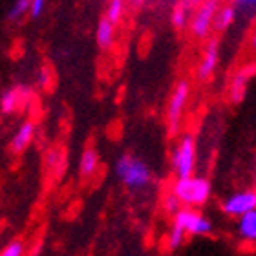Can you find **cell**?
<instances>
[{"label": "cell", "mask_w": 256, "mask_h": 256, "mask_svg": "<svg viewBox=\"0 0 256 256\" xmlns=\"http://www.w3.org/2000/svg\"><path fill=\"white\" fill-rule=\"evenodd\" d=\"M172 194L180 200L183 207H202L208 202V198L212 194V185L207 178L202 176H187L178 178L172 185Z\"/></svg>", "instance_id": "obj_1"}, {"label": "cell", "mask_w": 256, "mask_h": 256, "mask_svg": "<svg viewBox=\"0 0 256 256\" xmlns=\"http://www.w3.org/2000/svg\"><path fill=\"white\" fill-rule=\"evenodd\" d=\"M116 174L128 188H146L152 183V170L143 160H139L132 154L121 156L116 163Z\"/></svg>", "instance_id": "obj_2"}, {"label": "cell", "mask_w": 256, "mask_h": 256, "mask_svg": "<svg viewBox=\"0 0 256 256\" xmlns=\"http://www.w3.org/2000/svg\"><path fill=\"white\" fill-rule=\"evenodd\" d=\"M196 139L194 136L187 134L180 139V143L176 144V148L172 152V168L178 178H187L192 176L196 170Z\"/></svg>", "instance_id": "obj_3"}, {"label": "cell", "mask_w": 256, "mask_h": 256, "mask_svg": "<svg viewBox=\"0 0 256 256\" xmlns=\"http://www.w3.org/2000/svg\"><path fill=\"white\" fill-rule=\"evenodd\" d=\"M188 96H190V84H188V80H180L176 84V88H174V92H172L168 106H166V124H168V130L172 134H176L180 130L183 112H185L188 102Z\"/></svg>", "instance_id": "obj_4"}, {"label": "cell", "mask_w": 256, "mask_h": 256, "mask_svg": "<svg viewBox=\"0 0 256 256\" xmlns=\"http://www.w3.org/2000/svg\"><path fill=\"white\" fill-rule=\"evenodd\" d=\"M220 8V0H202L198 4V10L190 16V32L196 38H207L208 33L212 32L214 15Z\"/></svg>", "instance_id": "obj_5"}, {"label": "cell", "mask_w": 256, "mask_h": 256, "mask_svg": "<svg viewBox=\"0 0 256 256\" xmlns=\"http://www.w3.org/2000/svg\"><path fill=\"white\" fill-rule=\"evenodd\" d=\"M174 222L182 225L190 236H207L212 232V222L194 207H182L174 214Z\"/></svg>", "instance_id": "obj_6"}, {"label": "cell", "mask_w": 256, "mask_h": 256, "mask_svg": "<svg viewBox=\"0 0 256 256\" xmlns=\"http://www.w3.org/2000/svg\"><path fill=\"white\" fill-rule=\"evenodd\" d=\"M222 210L227 216H242V214L256 210V192L254 190H240L230 194L224 203H222Z\"/></svg>", "instance_id": "obj_7"}, {"label": "cell", "mask_w": 256, "mask_h": 256, "mask_svg": "<svg viewBox=\"0 0 256 256\" xmlns=\"http://www.w3.org/2000/svg\"><path fill=\"white\" fill-rule=\"evenodd\" d=\"M32 97V92L26 86H13L8 92H4V96L0 99V110L4 114H15L18 112Z\"/></svg>", "instance_id": "obj_8"}, {"label": "cell", "mask_w": 256, "mask_h": 256, "mask_svg": "<svg viewBox=\"0 0 256 256\" xmlns=\"http://www.w3.org/2000/svg\"><path fill=\"white\" fill-rule=\"evenodd\" d=\"M218 60H220V44L216 38H212L210 42L207 44V48H205V54L202 57V62L198 66V80H208L212 77V74L216 72L218 68Z\"/></svg>", "instance_id": "obj_9"}, {"label": "cell", "mask_w": 256, "mask_h": 256, "mask_svg": "<svg viewBox=\"0 0 256 256\" xmlns=\"http://www.w3.org/2000/svg\"><path fill=\"white\" fill-rule=\"evenodd\" d=\"M252 75H254V64H246V66H242V68L236 72L234 77H232L229 96H230V101L234 102V104L244 101Z\"/></svg>", "instance_id": "obj_10"}, {"label": "cell", "mask_w": 256, "mask_h": 256, "mask_svg": "<svg viewBox=\"0 0 256 256\" xmlns=\"http://www.w3.org/2000/svg\"><path fill=\"white\" fill-rule=\"evenodd\" d=\"M35 130H37V126H35L33 121H24V123L18 126V130L15 132L13 139H11V143H10L11 152L15 156L22 154V152L32 144L33 138H35Z\"/></svg>", "instance_id": "obj_11"}, {"label": "cell", "mask_w": 256, "mask_h": 256, "mask_svg": "<svg viewBox=\"0 0 256 256\" xmlns=\"http://www.w3.org/2000/svg\"><path fill=\"white\" fill-rule=\"evenodd\" d=\"M96 40L101 50H110L116 42V26L108 20L106 16H102L96 30Z\"/></svg>", "instance_id": "obj_12"}, {"label": "cell", "mask_w": 256, "mask_h": 256, "mask_svg": "<svg viewBox=\"0 0 256 256\" xmlns=\"http://www.w3.org/2000/svg\"><path fill=\"white\" fill-rule=\"evenodd\" d=\"M238 218V234L242 240L252 244L256 240V210H249Z\"/></svg>", "instance_id": "obj_13"}, {"label": "cell", "mask_w": 256, "mask_h": 256, "mask_svg": "<svg viewBox=\"0 0 256 256\" xmlns=\"http://www.w3.org/2000/svg\"><path fill=\"white\" fill-rule=\"evenodd\" d=\"M99 170V154H97L96 148H86L80 156V161H79V172H80V178H92L96 172Z\"/></svg>", "instance_id": "obj_14"}, {"label": "cell", "mask_w": 256, "mask_h": 256, "mask_svg": "<svg viewBox=\"0 0 256 256\" xmlns=\"http://www.w3.org/2000/svg\"><path fill=\"white\" fill-rule=\"evenodd\" d=\"M64 168H66V154L64 150L55 146V148H50L48 154H46V170L54 176H60L64 174Z\"/></svg>", "instance_id": "obj_15"}, {"label": "cell", "mask_w": 256, "mask_h": 256, "mask_svg": "<svg viewBox=\"0 0 256 256\" xmlns=\"http://www.w3.org/2000/svg\"><path fill=\"white\" fill-rule=\"evenodd\" d=\"M236 20V8L234 6H224L218 8L216 15L212 20V30L216 32H225L227 28H230V24Z\"/></svg>", "instance_id": "obj_16"}, {"label": "cell", "mask_w": 256, "mask_h": 256, "mask_svg": "<svg viewBox=\"0 0 256 256\" xmlns=\"http://www.w3.org/2000/svg\"><path fill=\"white\" fill-rule=\"evenodd\" d=\"M190 6H187L185 2H178L174 6V10H172V26L176 28V30H183V28H187L188 20H190Z\"/></svg>", "instance_id": "obj_17"}, {"label": "cell", "mask_w": 256, "mask_h": 256, "mask_svg": "<svg viewBox=\"0 0 256 256\" xmlns=\"http://www.w3.org/2000/svg\"><path fill=\"white\" fill-rule=\"evenodd\" d=\"M108 20L112 22L114 26L121 24L124 16V0H110L106 8V15H104Z\"/></svg>", "instance_id": "obj_18"}, {"label": "cell", "mask_w": 256, "mask_h": 256, "mask_svg": "<svg viewBox=\"0 0 256 256\" xmlns=\"http://www.w3.org/2000/svg\"><path fill=\"white\" fill-rule=\"evenodd\" d=\"M30 2H32V0H15L10 10V15H8L10 20L18 22V20H22V16L30 15Z\"/></svg>", "instance_id": "obj_19"}, {"label": "cell", "mask_w": 256, "mask_h": 256, "mask_svg": "<svg viewBox=\"0 0 256 256\" xmlns=\"http://www.w3.org/2000/svg\"><path fill=\"white\" fill-rule=\"evenodd\" d=\"M185 236H187L185 229H183L178 222H174V224H172L170 232H168V247H170V249H178V247L185 242Z\"/></svg>", "instance_id": "obj_20"}, {"label": "cell", "mask_w": 256, "mask_h": 256, "mask_svg": "<svg viewBox=\"0 0 256 256\" xmlns=\"http://www.w3.org/2000/svg\"><path fill=\"white\" fill-rule=\"evenodd\" d=\"M24 242L22 240H11L8 246L0 251V256H24Z\"/></svg>", "instance_id": "obj_21"}, {"label": "cell", "mask_w": 256, "mask_h": 256, "mask_svg": "<svg viewBox=\"0 0 256 256\" xmlns=\"http://www.w3.org/2000/svg\"><path fill=\"white\" fill-rule=\"evenodd\" d=\"M182 207H183V205L180 203V200H178V198L174 196L172 192H170V194H166V196L163 198V208H165L166 214L174 216V214H176Z\"/></svg>", "instance_id": "obj_22"}, {"label": "cell", "mask_w": 256, "mask_h": 256, "mask_svg": "<svg viewBox=\"0 0 256 256\" xmlns=\"http://www.w3.org/2000/svg\"><path fill=\"white\" fill-rule=\"evenodd\" d=\"M46 8V0H32L30 2V16L32 18H40Z\"/></svg>", "instance_id": "obj_23"}, {"label": "cell", "mask_w": 256, "mask_h": 256, "mask_svg": "<svg viewBox=\"0 0 256 256\" xmlns=\"http://www.w3.org/2000/svg\"><path fill=\"white\" fill-rule=\"evenodd\" d=\"M50 82H52V68L50 66H42L40 74H38V84L42 86L44 90H48Z\"/></svg>", "instance_id": "obj_24"}, {"label": "cell", "mask_w": 256, "mask_h": 256, "mask_svg": "<svg viewBox=\"0 0 256 256\" xmlns=\"http://www.w3.org/2000/svg\"><path fill=\"white\" fill-rule=\"evenodd\" d=\"M229 2H236V4H242V6H247V8H254V2L256 0H229Z\"/></svg>", "instance_id": "obj_25"}, {"label": "cell", "mask_w": 256, "mask_h": 256, "mask_svg": "<svg viewBox=\"0 0 256 256\" xmlns=\"http://www.w3.org/2000/svg\"><path fill=\"white\" fill-rule=\"evenodd\" d=\"M182 2H185L187 6H190V8H194V6H198L202 0H182Z\"/></svg>", "instance_id": "obj_26"}, {"label": "cell", "mask_w": 256, "mask_h": 256, "mask_svg": "<svg viewBox=\"0 0 256 256\" xmlns=\"http://www.w3.org/2000/svg\"><path fill=\"white\" fill-rule=\"evenodd\" d=\"M132 2H136V4H141V2H144V0H132Z\"/></svg>", "instance_id": "obj_27"}]
</instances>
